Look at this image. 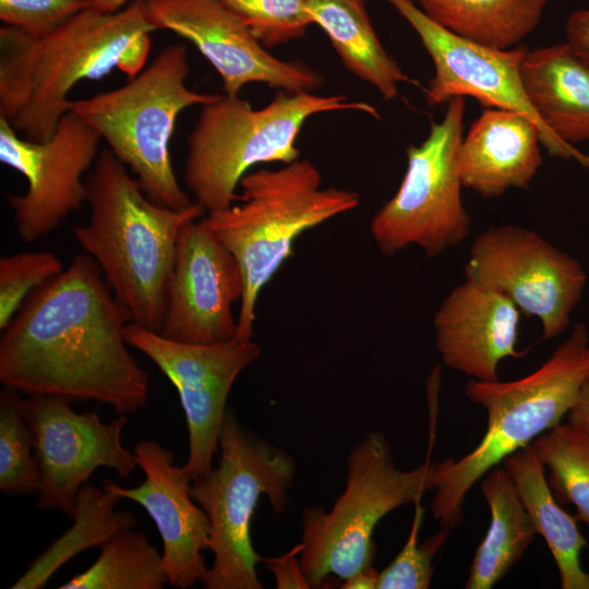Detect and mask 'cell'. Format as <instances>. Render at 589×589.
I'll use <instances>...</instances> for the list:
<instances>
[{
    "instance_id": "obj_1",
    "label": "cell",
    "mask_w": 589,
    "mask_h": 589,
    "mask_svg": "<svg viewBox=\"0 0 589 589\" xmlns=\"http://www.w3.org/2000/svg\"><path fill=\"white\" fill-rule=\"evenodd\" d=\"M132 321L93 257L33 292L0 339V381L25 395L110 405L131 414L147 404L148 376L128 349Z\"/></svg>"
},
{
    "instance_id": "obj_2",
    "label": "cell",
    "mask_w": 589,
    "mask_h": 589,
    "mask_svg": "<svg viewBox=\"0 0 589 589\" xmlns=\"http://www.w3.org/2000/svg\"><path fill=\"white\" fill-rule=\"evenodd\" d=\"M156 29L144 0L116 12L84 9L40 37L2 26L0 118L31 141L48 140L77 83L113 69L131 79L144 69Z\"/></svg>"
},
{
    "instance_id": "obj_3",
    "label": "cell",
    "mask_w": 589,
    "mask_h": 589,
    "mask_svg": "<svg viewBox=\"0 0 589 589\" xmlns=\"http://www.w3.org/2000/svg\"><path fill=\"white\" fill-rule=\"evenodd\" d=\"M88 221L72 227L132 323L160 332L182 227L205 209L161 206L146 196L127 167L104 148L85 178Z\"/></svg>"
},
{
    "instance_id": "obj_4",
    "label": "cell",
    "mask_w": 589,
    "mask_h": 589,
    "mask_svg": "<svg viewBox=\"0 0 589 589\" xmlns=\"http://www.w3.org/2000/svg\"><path fill=\"white\" fill-rule=\"evenodd\" d=\"M589 376V333L575 323L568 338L533 372L502 382L470 378L467 398L486 413L478 445L456 460L431 462L433 518L441 527L461 524L464 503L472 486L512 454L560 424L575 406Z\"/></svg>"
},
{
    "instance_id": "obj_5",
    "label": "cell",
    "mask_w": 589,
    "mask_h": 589,
    "mask_svg": "<svg viewBox=\"0 0 589 589\" xmlns=\"http://www.w3.org/2000/svg\"><path fill=\"white\" fill-rule=\"evenodd\" d=\"M239 199L204 219L216 239L238 262L244 281L236 340H252L255 305L262 289L292 255L305 231L357 208V192L322 187L309 159L249 171L240 180Z\"/></svg>"
},
{
    "instance_id": "obj_6",
    "label": "cell",
    "mask_w": 589,
    "mask_h": 589,
    "mask_svg": "<svg viewBox=\"0 0 589 589\" xmlns=\"http://www.w3.org/2000/svg\"><path fill=\"white\" fill-rule=\"evenodd\" d=\"M330 111L377 116L370 104L344 95L280 91L260 109L239 95H218L202 106L187 140L188 190L207 213L229 207L238 201L240 180L252 167L299 159L296 144L303 124Z\"/></svg>"
},
{
    "instance_id": "obj_7",
    "label": "cell",
    "mask_w": 589,
    "mask_h": 589,
    "mask_svg": "<svg viewBox=\"0 0 589 589\" xmlns=\"http://www.w3.org/2000/svg\"><path fill=\"white\" fill-rule=\"evenodd\" d=\"M189 73L185 46L168 45L124 85L69 104V111L88 123L135 173L146 196L172 209H185L195 202L180 187L172 167L176 121L187 108L202 107L218 96L190 89L185 85Z\"/></svg>"
},
{
    "instance_id": "obj_8",
    "label": "cell",
    "mask_w": 589,
    "mask_h": 589,
    "mask_svg": "<svg viewBox=\"0 0 589 589\" xmlns=\"http://www.w3.org/2000/svg\"><path fill=\"white\" fill-rule=\"evenodd\" d=\"M216 467L192 481L191 494L211 522L213 564L202 585L206 589H262L251 524L265 495L275 516L289 501L296 477L293 458L245 429L227 410L219 435Z\"/></svg>"
},
{
    "instance_id": "obj_9",
    "label": "cell",
    "mask_w": 589,
    "mask_h": 589,
    "mask_svg": "<svg viewBox=\"0 0 589 589\" xmlns=\"http://www.w3.org/2000/svg\"><path fill=\"white\" fill-rule=\"evenodd\" d=\"M346 464V486L332 508L314 506L302 513L299 558L311 588L373 566V533L380 520L432 490L429 459L411 470L399 469L381 432H369Z\"/></svg>"
},
{
    "instance_id": "obj_10",
    "label": "cell",
    "mask_w": 589,
    "mask_h": 589,
    "mask_svg": "<svg viewBox=\"0 0 589 589\" xmlns=\"http://www.w3.org/2000/svg\"><path fill=\"white\" fill-rule=\"evenodd\" d=\"M465 109L464 97L452 98L428 137L408 146L402 181L370 223L371 235L384 255L417 245L426 256L435 257L469 236L471 218L462 203L456 166Z\"/></svg>"
},
{
    "instance_id": "obj_11",
    "label": "cell",
    "mask_w": 589,
    "mask_h": 589,
    "mask_svg": "<svg viewBox=\"0 0 589 589\" xmlns=\"http://www.w3.org/2000/svg\"><path fill=\"white\" fill-rule=\"evenodd\" d=\"M465 276L510 300L527 317L539 320L541 340L560 336L580 301L587 274L582 265L532 229L492 226L472 242Z\"/></svg>"
},
{
    "instance_id": "obj_12",
    "label": "cell",
    "mask_w": 589,
    "mask_h": 589,
    "mask_svg": "<svg viewBox=\"0 0 589 589\" xmlns=\"http://www.w3.org/2000/svg\"><path fill=\"white\" fill-rule=\"evenodd\" d=\"M412 27L434 65L424 89L430 106L470 96L485 108L519 112L540 131L541 145L554 157L589 169V155L555 135L537 116L522 87L520 68L525 46L492 48L458 36L430 19L412 0H386Z\"/></svg>"
},
{
    "instance_id": "obj_13",
    "label": "cell",
    "mask_w": 589,
    "mask_h": 589,
    "mask_svg": "<svg viewBox=\"0 0 589 589\" xmlns=\"http://www.w3.org/2000/svg\"><path fill=\"white\" fill-rule=\"evenodd\" d=\"M57 395H27L20 409L33 437L40 473L38 509L60 510L72 518L77 494L98 467L129 477L137 466L121 442L127 417L105 423L97 411L76 412Z\"/></svg>"
},
{
    "instance_id": "obj_14",
    "label": "cell",
    "mask_w": 589,
    "mask_h": 589,
    "mask_svg": "<svg viewBox=\"0 0 589 589\" xmlns=\"http://www.w3.org/2000/svg\"><path fill=\"white\" fill-rule=\"evenodd\" d=\"M124 337L176 387L189 436L183 468L192 481L200 479L214 467L228 396L240 373L260 358L259 345L236 339L212 345L180 342L132 322Z\"/></svg>"
},
{
    "instance_id": "obj_15",
    "label": "cell",
    "mask_w": 589,
    "mask_h": 589,
    "mask_svg": "<svg viewBox=\"0 0 589 589\" xmlns=\"http://www.w3.org/2000/svg\"><path fill=\"white\" fill-rule=\"evenodd\" d=\"M101 137L81 117L68 111L46 141L20 135L0 118V160L23 175L24 194L8 195L16 231L26 243L49 235L86 203L83 176L93 167Z\"/></svg>"
},
{
    "instance_id": "obj_16",
    "label": "cell",
    "mask_w": 589,
    "mask_h": 589,
    "mask_svg": "<svg viewBox=\"0 0 589 589\" xmlns=\"http://www.w3.org/2000/svg\"><path fill=\"white\" fill-rule=\"evenodd\" d=\"M157 28L191 41L221 79L225 94L239 95L263 83L288 93L313 92L321 83L314 69L269 53L248 26L219 0H144Z\"/></svg>"
},
{
    "instance_id": "obj_17",
    "label": "cell",
    "mask_w": 589,
    "mask_h": 589,
    "mask_svg": "<svg viewBox=\"0 0 589 589\" xmlns=\"http://www.w3.org/2000/svg\"><path fill=\"white\" fill-rule=\"evenodd\" d=\"M244 281L233 255L204 219L187 223L178 238L160 334L188 344H221L236 338L232 305Z\"/></svg>"
},
{
    "instance_id": "obj_18",
    "label": "cell",
    "mask_w": 589,
    "mask_h": 589,
    "mask_svg": "<svg viewBox=\"0 0 589 589\" xmlns=\"http://www.w3.org/2000/svg\"><path fill=\"white\" fill-rule=\"evenodd\" d=\"M145 480L124 488L106 480L104 489L140 504L151 516L163 541V557L171 587L188 589L206 577L204 550H209L211 522L191 494L192 479L173 454L155 440L134 447Z\"/></svg>"
},
{
    "instance_id": "obj_19",
    "label": "cell",
    "mask_w": 589,
    "mask_h": 589,
    "mask_svg": "<svg viewBox=\"0 0 589 589\" xmlns=\"http://www.w3.org/2000/svg\"><path fill=\"white\" fill-rule=\"evenodd\" d=\"M519 318L520 311L506 297L465 279L434 314L435 348L449 369L496 381L501 361L528 351L517 349Z\"/></svg>"
},
{
    "instance_id": "obj_20",
    "label": "cell",
    "mask_w": 589,
    "mask_h": 589,
    "mask_svg": "<svg viewBox=\"0 0 589 589\" xmlns=\"http://www.w3.org/2000/svg\"><path fill=\"white\" fill-rule=\"evenodd\" d=\"M540 131L528 117L485 108L462 139L457 172L462 188L486 199L527 189L542 165Z\"/></svg>"
},
{
    "instance_id": "obj_21",
    "label": "cell",
    "mask_w": 589,
    "mask_h": 589,
    "mask_svg": "<svg viewBox=\"0 0 589 589\" xmlns=\"http://www.w3.org/2000/svg\"><path fill=\"white\" fill-rule=\"evenodd\" d=\"M526 96L560 139L589 141V62L565 41L528 50L520 68Z\"/></svg>"
},
{
    "instance_id": "obj_22",
    "label": "cell",
    "mask_w": 589,
    "mask_h": 589,
    "mask_svg": "<svg viewBox=\"0 0 589 589\" xmlns=\"http://www.w3.org/2000/svg\"><path fill=\"white\" fill-rule=\"evenodd\" d=\"M515 482L537 533L544 539L558 570L562 589H589V573L580 563L587 541L575 516L566 513L554 497L546 471L531 446L503 461Z\"/></svg>"
},
{
    "instance_id": "obj_23",
    "label": "cell",
    "mask_w": 589,
    "mask_h": 589,
    "mask_svg": "<svg viewBox=\"0 0 589 589\" xmlns=\"http://www.w3.org/2000/svg\"><path fill=\"white\" fill-rule=\"evenodd\" d=\"M480 489L491 519L476 550L466 589H491L522 557L537 534L517 486L504 467L496 466L488 471Z\"/></svg>"
},
{
    "instance_id": "obj_24",
    "label": "cell",
    "mask_w": 589,
    "mask_h": 589,
    "mask_svg": "<svg viewBox=\"0 0 589 589\" xmlns=\"http://www.w3.org/2000/svg\"><path fill=\"white\" fill-rule=\"evenodd\" d=\"M308 9L345 67L385 100L398 96L401 83L414 82L382 46L362 0H308Z\"/></svg>"
},
{
    "instance_id": "obj_25",
    "label": "cell",
    "mask_w": 589,
    "mask_h": 589,
    "mask_svg": "<svg viewBox=\"0 0 589 589\" xmlns=\"http://www.w3.org/2000/svg\"><path fill=\"white\" fill-rule=\"evenodd\" d=\"M121 500L89 482L83 485L72 517L74 524L28 565L11 588H43L75 555L100 548L117 533L135 528L137 519L132 512L115 509Z\"/></svg>"
},
{
    "instance_id": "obj_26",
    "label": "cell",
    "mask_w": 589,
    "mask_h": 589,
    "mask_svg": "<svg viewBox=\"0 0 589 589\" xmlns=\"http://www.w3.org/2000/svg\"><path fill=\"white\" fill-rule=\"evenodd\" d=\"M435 23L497 49L516 47L539 25L549 0H418Z\"/></svg>"
},
{
    "instance_id": "obj_27",
    "label": "cell",
    "mask_w": 589,
    "mask_h": 589,
    "mask_svg": "<svg viewBox=\"0 0 589 589\" xmlns=\"http://www.w3.org/2000/svg\"><path fill=\"white\" fill-rule=\"evenodd\" d=\"M168 582L163 553L143 531L123 530L100 546L97 560L59 589H161Z\"/></svg>"
},
{
    "instance_id": "obj_28",
    "label": "cell",
    "mask_w": 589,
    "mask_h": 589,
    "mask_svg": "<svg viewBox=\"0 0 589 589\" xmlns=\"http://www.w3.org/2000/svg\"><path fill=\"white\" fill-rule=\"evenodd\" d=\"M530 446L548 470V483L556 501L574 505L575 518L589 526V431L561 422Z\"/></svg>"
},
{
    "instance_id": "obj_29",
    "label": "cell",
    "mask_w": 589,
    "mask_h": 589,
    "mask_svg": "<svg viewBox=\"0 0 589 589\" xmlns=\"http://www.w3.org/2000/svg\"><path fill=\"white\" fill-rule=\"evenodd\" d=\"M17 393L7 386L0 393V490L8 495L37 494L40 473L34 437Z\"/></svg>"
},
{
    "instance_id": "obj_30",
    "label": "cell",
    "mask_w": 589,
    "mask_h": 589,
    "mask_svg": "<svg viewBox=\"0 0 589 589\" xmlns=\"http://www.w3.org/2000/svg\"><path fill=\"white\" fill-rule=\"evenodd\" d=\"M265 47L303 36L313 24L308 0H219Z\"/></svg>"
},
{
    "instance_id": "obj_31",
    "label": "cell",
    "mask_w": 589,
    "mask_h": 589,
    "mask_svg": "<svg viewBox=\"0 0 589 589\" xmlns=\"http://www.w3.org/2000/svg\"><path fill=\"white\" fill-rule=\"evenodd\" d=\"M63 271L49 251H29L0 259V328L5 329L27 298Z\"/></svg>"
},
{
    "instance_id": "obj_32",
    "label": "cell",
    "mask_w": 589,
    "mask_h": 589,
    "mask_svg": "<svg viewBox=\"0 0 589 589\" xmlns=\"http://www.w3.org/2000/svg\"><path fill=\"white\" fill-rule=\"evenodd\" d=\"M424 508L414 503V514L409 536L389 565L378 573L376 589H426L431 584L433 560L449 538L450 529L442 527L419 544V531Z\"/></svg>"
},
{
    "instance_id": "obj_33",
    "label": "cell",
    "mask_w": 589,
    "mask_h": 589,
    "mask_svg": "<svg viewBox=\"0 0 589 589\" xmlns=\"http://www.w3.org/2000/svg\"><path fill=\"white\" fill-rule=\"evenodd\" d=\"M81 0H0V19L32 36H44L84 10Z\"/></svg>"
},
{
    "instance_id": "obj_34",
    "label": "cell",
    "mask_w": 589,
    "mask_h": 589,
    "mask_svg": "<svg viewBox=\"0 0 589 589\" xmlns=\"http://www.w3.org/2000/svg\"><path fill=\"white\" fill-rule=\"evenodd\" d=\"M300 551L301 545L299 543L285 555L263 560L266 564V568L275 578L276 588H311L301 566L300 558H298Z\"/></svg>"
},
{
    "instance_id": "obj_35",
    "label": "cell",
    "mask_w": 589,
    "mask_h": 589,
    "mask_svg": "<svg viewBox=\"0 0 589 589\" xmlns=\"http://www.w3.org/2000/svg\"><path fill=\"white\" fill-rule=\"evenodd\" d=\"M566 43L589 62V10H577L566 20Z\"/></svg>"
},
{
    "instance_id": "obj_36",
    "label": "cell",
    "mask_w": 589,
    "mask_h": 589,
    "mask_svg": "<svg viewBox=\"0 0 589 589\" xmlns=\"http://www.w3.org/2000/svg\"><path fill=\"white\" fill-rule=\"evenodd\" d=\"M567 420L589 431V376L581 387L575 406L568 412Z\"/></svg>"
},
{
    "instance_id": "obj_37",
    "label": "cell",
    "mask_w": 589,
    "mask_h": 589,
    "mask_svg": "<svg viewBox=\"0 0 589 589\" xmlns=\"http://www.w3.org/2000/svg\"><path fill=\"white\" fill-rule=\"evenodd\" d=\"M378 572L373 566L362 569L342 580L344 589H376Z\"/></svg>"
},
{
    "instance_id": "obj_38",
    "label": "cell",
    "mask_w": 589,
    "mask_h": 589,
    "mask_svg": "<svg viewBox=\"0 0 589 589\" xmlns=\"http://www.w3.org/2000/svg\"><path fill=\"white\" fill-rule=\"evenodd\" d=\"M85 9L99 12H116L124 8L130 0H81Z\"/></svg>"
}]
</instances>
